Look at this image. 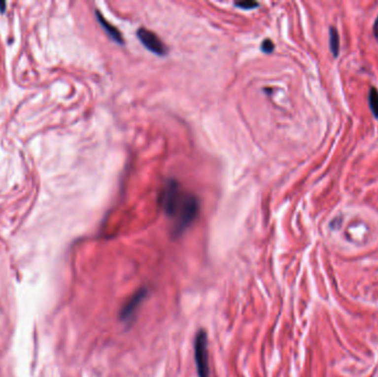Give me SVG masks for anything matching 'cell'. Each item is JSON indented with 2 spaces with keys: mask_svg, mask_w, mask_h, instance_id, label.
<instances>
[{
  "mask_svg": "<svg viewBox=\"0 0 378 377\" xmlns=\"http://www.w3.org/2000/svg\"><path fill=\"white\" fill-rule=\"evenodd\" d=\"M164 212L174 221V234L179 236L188 228L198 215L199 203L194 195L186 193L178 181L171 179L164 186L161 194Z\"/></svg>",
  "mask_w": 378,
  "mask_h": 377,
  "instance_id": "1",
  "label": "cell"
},
{
  "mask_svg": "<svg viewBox=\"0 0 378 377\" xmlns=\"http://www.w3.org/2000/svg\"><path fill=\"white\" fill-rule=\"evenodd\" d=\"M368 105H370L373 115L378 120V91L375 86H372L368 91Z\"/></svg>",
  "mask_w": 378,
  "mask_h": 377,
  "instance_id": "7",
  "label": "cell"
},
{
  "mask_svg": "<svg viewBox=\"0 0 378 377\" xmlns=\"http://www.w3.org/2000/svg\"><path fill=\"white\" fill-rule=\"evenodd\" d=\"M137 38L145 48L151 52L157 54V56H165L167 53L165 44L158 38V35L152 33L151 30L146 28H139L137 30Z\"/></svg>",
  "mask_w": 378,
  "mask_h": 377,
  "instance_id": "3",
  "label": "cell"
},
{
  "mask_svg": "<svg viewBox=\"0 0 378 377\" xmlns=\"http://www.w3.org/2000/svg\"><path fill=\"white\" fill-rule=\"evenodd\" d=\"M330 49L334 58L339 57L340 53V35L335 27H330Z\"/></svg>",
  "mask_w": 378,
  "mask_h": 377,
  "instance_id": "6",
  "label": "cell"
},
{
  "mask_svg": "<svg viewBox=\"0 0 378 377\" xmlns=\"http://www.w3.org/2000/svg\"><path fill=\"white\" fill-rule=\"evenodd\" d=\"M146 295H147L146 289H142L139 290L137 293H135L133 297L129 300V302L123 307L121 311V320L124 322H130L132 319H133V317L135 316L136 310L139 308L140 303L144 301V299L146 298Z\"/></svg>",
  "mask_w": 378,
  "mask_h": 377,
  "instance_id": "4",
  "label": "cell"
},
{
  "mask_svg": "<svg viewBox=\"0 0 378 377\" xmlns=\"http://www.w3.org/2000/svg\"><path fill=\"white\" fill-rule=\"evenodd\" d=\"M373 34H374V37L376 39V41L378 42V15H377L375 22H374V27H373Z\"/></svg>",
  "mask_w": 378,
  "mask_h": 377,
  "instance_id": "11",
  "label": "cell"
},
{
  "mask_svg": "<svg viewBox=\"0 0 378 377\" xmlns=\"http://www.w3.org/2000/svg\"><path fill=\"white\" fill-rule=\"evenodd\" d=\"M236 6L239 7V8L245 9V10H248V9H253V8L258 7L259 3L256 1H251V0H243V1L236 2Z\"/></svg>",
  "mask_w": 378,
  "mask_h": 377,
  "instance_id": "8",
  "label": "cell"
},
{
  "mask_svg": "<svg viewBox=\"0 0 378 377\" xmlns=\"http://www.w3.org/2000/svg\"><path fill=\"white\" fill-rule=\"evenodd\" d=\"M342 222H343V218H342V216H339V217L334 218V219L332 220L331 224H330L331 229H333V230L340 229L341 226H342Z\"/></svg>",
  "mask_w": 378,
  "mask_h": 377,
  "instance_id": "10",
  "label": "cell"
},
{
  "mask_svg": "<svg viewBox=\"0 0 378 377\" xmlns=\"http://www.w3.org/2000/svg\"><path fill=\"white\" fill-rule=\"evenodd\" d=\"M97 16H98L99 22L101 24V27L106 31L108 37L113 39L114 41L117 42V43L122 44L123 42H124V40H123V37H122V34L115 28V27L112 26L111 24H108V22L105 20V18H104L101 13L98 12V11H97Z\"/></svg>",
  "mask_w": 378,
  "mask_h": 377,
  "instance_id": "5",
  "label": "cell"
},
{
  "mask_svg": "<svg viewBox=\"0 0 378 377\" xmlns=\"http://www.w3.org/2000/svg\"><path fill=\"white\" fill-rule=\"evenodd\" d=\"M195 363L199 377H209V356L207 333L200 330L195 338Z\"/></svg>",
  "mask_w": 378,
  "mask_h": 377,
  "instance_id": "2",
  "label": "cell"
},
{
  "mask_svg": "<svg viewBox=\"0 0 378 377\" xmlns=\"http://www.w3.org/2000/svg\"><path fill=\"white\" fill-rule=\"evenodd\" d=\"M261 50L266 53H271L275 50V44L270 39H266L261 44Z\"/></svg>",
  "mask_w": 378,
  "mask_h": 377,
  "instance_id": "9",
  "label": "cell"
}]
</instances>
